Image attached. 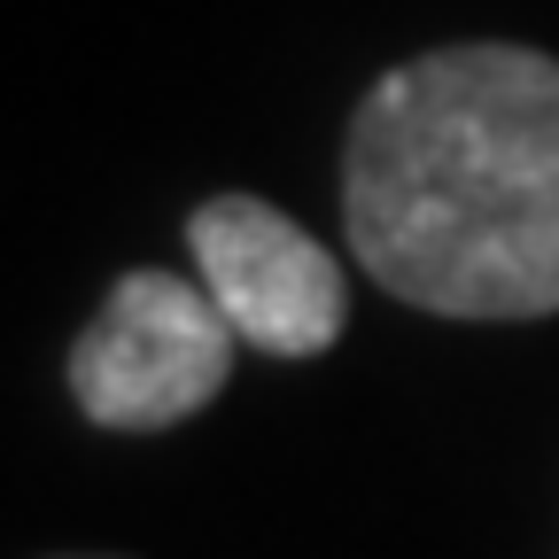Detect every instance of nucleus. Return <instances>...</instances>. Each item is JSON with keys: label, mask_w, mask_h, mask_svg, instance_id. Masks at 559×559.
<instances>
[{"label": "nucleus", "mask_w": 559, "mask_h": 559, "mask_svg": "<svg viewBox=\"0 0 559 559\" xmlns=\"http://www.w3.org/2000/svg\"><path fill=\"white\" fill-rule=\"evenodd\" d=\"M342 241L428 319H559V55L459 39L389 62L342 124Z\"/></svg>", "instance_id": "obj_1"}, {"label": "nucleus", "mask_w": 559, "mask_h": 559, "mask_svg": "<svg viewBox=\"0 0 559 559\" xmlns=\"http://www.w3.org/2000/svg\"><path fill=\"white\" fill-rule=\"evenodd\" d=\"M234 319L202 280L164 264H132L109 280L102 311L70 342V404L109 436H164L210 412L234 381Z\"/></svg>", "instance_id": "obj_2"}, {"label": "nucleus", "mask_w": 559, "mask_h": 559, "mask_svg": "<svg viewBox=\"0 0 559 559\" xmlns=\"http://www.w3.org/2000/svg\"><path fill=\"white\" fill-rule=\"evenodd\" d=\"M187 249L234 334L264 358H319L349 326L342 257L264 194H210L187 210Z\"/></svg>", "instance_id": "obj_3"}, {"label": "nucleus", "mask_w": 559, "mask_h": 559, "mask_svg": "<svg viewBox=\"0 0 559 559\" xmlns=\"http://www.w3.org/2000/svg\"><path fill=\"white\" fill-rule=\"evenodd\" d=\"M55 559H117V551H55Z\"/></svg>", "instance_id": "obj_4"}]
</instances>
